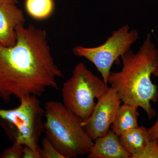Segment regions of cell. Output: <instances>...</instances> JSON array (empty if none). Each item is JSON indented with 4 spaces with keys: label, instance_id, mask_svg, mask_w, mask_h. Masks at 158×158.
Masks as SVG:
<instances>
[{
    "label": "cell",
    "instance_id": "obj_1",
    "mask_svg": "<svg viewBox=\"0 0 158 158\" xmlns=\"http://www.w3.org/2000/svg\"><path fill=\"white\" fill-rule=\"evenodd\" d=\"M17 40L0 45V98L6 103L15 97L41 96L48 88L58 89L63 77L51 53L46 31L30 24L18 26Z\"/></svg>",
    "mask_w": 158,
    "mask_h": 158
},
{
    "label": "cell",
    "instance_id": "obj_2",
    "mask_svg": "<svg viewBox=\"0 0 158 158\" xmlns=\"http://www.w3.org/2000/svg\"><path fill=\"white\" fill-rule=\"evenodd\" d=\"M158 48L148 33L137 52L129 50L121 57V70L110 73L108 84L124 103L141 107L149 119L156 116L151 102L157 101L158 89L151 76L155 69Z\"/></svg>",
    "mask_w": 158,
    "mask_h": 158
},
{
    "label": "cell",
    "instance_id": "obj_3",
    "mask_svg": "<svg viewBox=\"0 0 158 158\" xmlns=\"http://www.w3.org/2000/svg\"><path fill=\"white\" fill-rule=\"evenodd\" d=\"M44 110V132L57 150L65 158L88 155L94 142L82 126L83 120L61 102H46Z\"/></svg>",
    "mask_w": 158,
    "mask_h": 158
},
{
    "label": "cell",
    "instance_id": "obj_4",
    "mask_svg": "<svg viewBox=\"0 0 158 158\" xmlns=\"http://www.w3.org/2000/svg\"><path fill=\"white\" fill-rule=\"evenodd\" d=\"M19 102L14 109H0V126L13 142L39 150L40 138L44 132L42 118L45 111L37 96L24 97Z\"/></svg>",
    "mask_w": 158,
    "mask_h": 158
},
{
    "label": "cell",
    "instance_id": "obj_5",
    "mask_svg": "<svg viewBox=\"0 0 158 158\" xmlns=\"http://www.w3.org/2000/svg\"><path fill=\"white\" fill-rule=\"evenodd\" d=\"M103 79L94 75L83 62L76 65L70 78L62 85V101L65 107L85 121L90 116L96 103L108 88Z\"/></svg>",
    "mask_w": 158,
    "mask_h": 158
},
{
    "label": "cell",
    "instance_id": "obj_6",
    "mask_svg": "<svg viewBox=\"0 0 158 158\" xmlns=\"http://www.w3.org/2000/svg\"><path fill=\"white\" fill-rule=\"evenodd\" d=\"M138 32L131 30L128 25L113 32L106 42L95 47H75L73 53L83 57L93 63L108 85V79L114 62L128 52L138 39Z\"/></svg>",
    "mask_w": 158,
    "mask_h": 158
},
{
    "label": "cell",
    "instance_id": "obj_7",
    "mask_svg": "<svg viewBox=\"0 0 158 158\" xmlns=\"http://www.w3.org/2000/svg\"><path fill=\"white\" fill-rule=\"evenodd\" d=\"M122 102L116 90L111 87H108L106 93L98 99L91 115L82 123L93 141L107 133Z\"/></svg>",
    "mask_w": 158,
    "mask_h": 158
},
{
    "label": "cell",
    "instance_id": "obj_8",
    "mask_svg": "<svg viewBox=\"0 0 158 158\" xmlns=\"http://www.w3.org/2000/svg\"><path fill=\"white\" fill-rule=\"evenodd\" d=\"M23 12L14 3L0 4V45L11 46L17 40L16 29L25 25Z\"/></svg>",
    "mask_w": 158,
    "mask_h": 158
},
{
    "label": "cell",
    "instance_id": "obj_9",
    "mask_svg": "<svg viewBox=\"0 0 158 158\" xmlns=\"http://www.w3.org/2000/svg\"><path fill=\"white\" fill-rule=\"evenodd\" d=\"M94 141L87 158H131L120 143L119 136L111 130Z\"/></svg>",
    "mask_w": 158,
    "mask_h": 158
},
{
    "label": "cell",
    "instance_id": "obj_10",
    "mask_svg": "<svg viewBox=\"0 0 158 158\" xmlns=\"http://www.w3.org/2000/svg\"><path fill=\"white\" fill-rule=\"evenodd\" d=\"M120 143L133 158L151 140L148 129L143 126L127 130L119 136Z\"/></svg>",
    "mask_w": 158,
    "mask_h": 158
},
{
    "label": "cell",
    "instance_id": "obj_11",
    "mask_svg": "<svg viewBox=\"0 0 158 158\" xmlns=\"http://www.w3.org/2000/svg\"><path fill=\"white\" fill-rule=\"evenodd\" d=\"M138 107L123 103L120 105L111 125V130L118 136L127 130L138 127Z\"/></svg>",
    "mask_w": 158,
    "mask_h": 158
},
{
    "label": "cell",
    "instance_id": "obj_12",
    "mask_svg": "<svg viewBox=\"0 0 158 158\" xmlns=\"http://www.w3.org/2000/svg\"><path fill=\"white\" fill-rule=\"evenodd\" d=\"M25 8L29 15L37 19L48 17L53 11V0H26Z\"/></svg>",
    "mask_w": 158,
    "mask_h": 158
},
{
    "label": "cell",
    "instance_id": "obj_13",
    "mask_svg": "<svg viewBox=\"0 0 158 158\" xmlns=\"http://www.w3.org/2000/svg\"><path fill=\"white\" fill-rule=\"evenodd\" d=\"M133 158H158V144L156 139L150 140L143 149Z\"/></svg>",
    "mask_w": 158,
    "mask_h": 158
},
{
    "label": "cell",
    "instance_id": "obj_14",
    "mask_svg": "<svg viewBox=\"0 0 158 158\" xmlns=\"http://www.w3.org/2000/svg\"><path fill=\"white\" fill-rule=\"evenodd\" d=\"M42 148H40L41 158H65L54 147L46 136L42 141Z\"/></svg>",
    "mask_w": 158,
    "mask_h": 158
},
{
    "label": "cell",
    "instance_id": "obj_15",
    "mask_svg": "<svg viewBox=\"0 0 158 158\" xmlns=\"http://www.w3.org/2000/svg\"><path fill=\"white\" fill-rule=\"evenodd\" d=\"M24 148L23 144L14 141L12 146L3 150L0 158H23Z\"/></svg>",
    "mask_w": 158,
    "mask_h": 158
},
{
    "label": "cell",
    "instance_id": "obj_16",
    "mask_svg": "<svg viewBox=\"0 0 158 158\" xmlns=\"http://www.w3.org/2000/svg\"><path fill=\"white\" fill-rule=\"evenodd\" d=\"M23 158H41L40 149L34 150L28 146H24Z\"/></svg>",
    "mask_w": 158,
    "mask_h": 158
},
{
    "label": "cell",
    "instance_id": "obj_17",
    "mask_svg": "<svg viewBox=\"0 0 158 158\" xmlns=\"http://www.w3.org/2000/svg\"><path fill=\"white\" fill-rule=\"evenodd\" d=\"M148 131L151 140L158 138V114L156 121L152 126L148 129Z\"/></svg>",
    "mask_w": 158,
    "mask_h": 158
},
{
    "label": "cell",
    "instance_id": "obj_18",
    "mask_svg": "<svg viewBox=\"0 0 158 158\" xmlns=\"http://www.w3.org/2000/svg\"><path fill=\"white\" fill-rule=\"evenodd\" d=\"M153 75L154 76L157 77L158 78V56L157 58L156 62V65L155 70H154L152 73Z\"/></svg>",
    "mask_w": 158,
    "mask_h": 158
},
{
    "label": "cell",
    "instance_id": "obj_19",
    "mask_svg": "<svg viewBox=\"0 0 158 158\" xmlns=\"http://www.w3.org/2000/svg\"><path fill=\"white\" fill-rule=\"evenodd\" d=\"M19 3V0H0V4L3 3H14L17 4Z\"/></svg>",
    "mask_w": 158,
    "mask_h": 158
},
{
    "label": "cell",
    "instance_id": "obj_20",
    "mask_svg": "<svg viewBox=\"0 0 158 158\" xmlns=\"http://www.w3.org/2000/svg\"><path fill=\"white\" fill-rule=\"evenodd\" d=\"M156 139L157 141V143H158V138H157V139Z\"/></svg>",
    "mask_w": 158,
    "mask_h": 158
}]
</instances>
